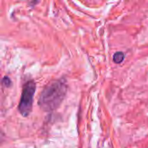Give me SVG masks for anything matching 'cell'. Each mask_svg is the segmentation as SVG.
<instances>
[{"label": "cell", "mask_w": 148, "mask_h": 148, "mask_svg": "<svg viewBox=\"0 0 148 148\" xmlns=\"http://www.w3.org/2000/svg\"><path fill=\"white\" fill-rule=\"evenodd\" d=\"M124 59H125V54H124L123 52H121V51H118V52L114 53V58H113V60H114V63H116V64H120V63H121V62L124 61Z\"/></svg>", "instance_id": "cell-3"}, {"label": "cell", "mask_w": 148, "mask_h": 148, "mask_svg": "<svg viewBox=\"0 0 148 148\" xmlns=\"http://www.w3.org/2000/svg\"><path fill=\"white\" fill-rule=\"evenodd\" d=\"M68 90L64 79L50 82L42 91L38 98V106L44 112H53L62 103Z\"/></svg>", "instance_id": "cell-1"}, {"label": "cell", "mask_w": 148, "mask_h": 148, "mask_svg": "<svg viewBox=\"0 0 148 148\" xmlns=\"http://www.w3.org/2000/svg\"><path fill=\"white\" fill-rule=\"evenodd\" d=\"M3 84L5 87H10V86L11 85V81H10V79L8 76L3 77Z\"/></svg>", "instance_id": "cell-4"}, {"label": "cell", "mask_w": 148, "mask_h": 148, "mask_svg": "<svg viewBox=\"0 0 148 148\" xmlns=\"http://www.w3.org/2000/svg\"><path fill=\"white\" fill-rule=\"evenodd\" d=\"M36 89V85L34 81H28L23 86L21 98L18 104V111L23 117H28L32 111Z\"/></svg>", "instance_id": "cell-2"}]
</instances>
